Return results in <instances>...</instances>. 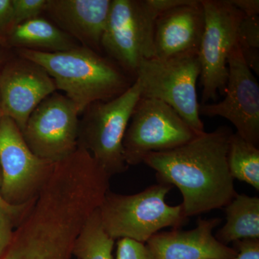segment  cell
<instances>
[{"mask_svg":"<svg viewBox=\"0 0 259 259\" xmlns=\"http://www.w3.org/2000/svg\"><path fill=\"white\" fill-rule=\"evenodd\" d=\"M232 134L223 126L180 147L144 158L143 163L156 171L158 182L180 190L186 217L226 207L238 194L228 165Z\"/></svg>","mask_w":259,"mask_h":259,"instance_id":"cell-1","label":"cell"},{"mask_svg":"<svg viewBox=\"0 0 259 259\" xmlns=\"http://www.w3.org/2000/svg\"><path fill=\"white\" fill-rule=\"evenodd\" d=\"M18 55L42 66L79 115L94 102L120 96L134 82L111 59L89 48L56 53L18 49Z\"/></svg>","mask_w":259,"mask_h":259,"instance_id":"cell-2","label":"cell"},{"mask_svg":"<svg viewBox=\"0 0 259 259\" xmlns=\"http://www.w3.org/2000/svg\"><path fill=\"white\" fill-rule=\"evenodd\" d=\"M172 187L159 182L131 195L109 190L98 208L109 236L115 240L126 238L146 243L163 228L179 229L187 224L188 218L182 204L170 206L166 202Z\"/></svg>","mask_w":259,"mask_h":259,"instance_id":"cell-3","label":"cell"},{"mask_svg":"<svg viewBox=\"0 0 259 259\" xmlns=\"http://www.w3.org/2000/svg\"><path fill=\"white\" fill-rule=\"evenodd\" d=\"M185 0H112L102 49L136 79L140 64L155 57L154 28L162 12Z\"/></svg>","mask_w":259,"mask_h":259,"instance_id":"cell-4","label":"cell"},{"mask_svg":"<svg viewBox=\"0 0 259 259\" xmlns=\"http://www.w3.org/2000/svg\"><path fill=\"white\" fill-rule=\"evenodd\" d=\"M140 98L141 86L135 79L120 96L91 104L79 121L78 147L87 150L110 177L128 168L122 142Z\"/></svg>","mask_w":259,"mask_h":259,"instance_id":"cell-5","label":"cell"},{"mask_svg":"<svg viewBox=\"0 0 259 259\" xmlns=\"http://www.w3.org/2000/svg\"><path fill=\"white\" fill-rule=\"evenodd\" d=\"M200 75L199 52H192L167 59H145L140 64L136 79L141 86V97L165 102L196 132L202 134L204 127L197 94Z\"/></svg>","mask_w":259,"mask_h":259,"instance_id":"cell-6","label":"cell"},{"mask_svg":"<svg viewBox=\"0 0 259 259\" xmlns=\"http://www.w3.org/2000/svg\"><path fill=\"white\" fill-rule=\"evenodd\" d=\"M199 134L165 102L141 97L122 142L126 163L139 165L150 153L175 149Z\"/></svg>","mask_w":259,"mask_h":259,"instance_id":"cell-7","label":"cell"},{"mask_svg":"<svg viewBox=\"0 0 259 259\" xmlns=\"http://www.w3.org/2000/svg\"><path fill=\"white\" fill-rule=\"evenodd\" d=\"M202 5L205 23L199 58L204 105L225 95L228 57L237 44L238 27L245 15L231 0H202Z\"/></svg>","mask_w":259,"mask_h":259,"instance_id":"cell-8","label":"cell"},{"mask_svg":"<svg viewBox=\"0 0 259 259\" xmlns=\"http://www.w3.org/2000/svg\"><path fill=\"white\" fill-rule=\"evenodd\" d=\"M56 163L32 152L16 123L4 116L0 121V193L11 205L34 200L47 183Z\"/></svg>","mask_w":259,"mask_h":259,"instance_id":"cell-9","label":"cell"},{"mask_svg":"<svg viewBox=\"0 0 259 259\" xmlns=\"http://www.w3.org/2000/svg\"><path fill=\"white\" fill-rule=\"evenodd\" d=\"M79 115L67 97L54 93L32 112L22 132L23 139L37 157L60 161L77 149Z\"/></svg>","mask_w":259,"mask_h":259,"instance_id":"cell-10","label":"cell"},{"mask_svg":"<svg viewBox=\"0 0 259 259\" xmlns=\"http://www.w3.org/2000/svg\"><path fill=\"white\" fill-rule=\"evenodd\" d=\"M228 77L222 101L199 105V115L219 116L236 127V134L259 144V85L245 64L238 44L228 57Z\"/></svg>","mask_w":259,"mask_h":259,"instance_id":"cell-11","label":"cell"},{"mask_svg":"<svg viewBox=\"0 0 259 259\" xmlns=\"http://www.w3.org/2000/svg\"><path fill=\"white\" fill-rule=\"evenodd\" d=\"M56 90L54 79L42 66L20 56L5 65L0 72L3 113L21 132L32 112Z\"/></svg>","mask_w":259,"mask_h":259,"instance_id":"cell-12","label":"cell"},{"mask_svg":"<svg viewBox=\"0 0 259 259\" xmlns=\"http://www.w3.org/2000/svg\"><path fill=\"white\" fill-rule=\"evenodd\" d=\"M221 223L220 218H199L190 231L173 229L153 235L146 243L153 259H232L235 248L216 239L213 231Z\"/></svg>","mask_w":259,"mask_h":259,"instance_id":"cell-13","label":"cell"},{"mask_svg":"<svg viewBox=\"0 0 259 259\" xmlns=\"http://www.w3.org/2000/svg\"><path fill=\"white\" fill-rule=\"evenodd\" d=\"M204 23L202 0H185L162 12L155 23V57L167 59L199 52Z\"/></svg>","mask_w":259,"mask_h":259,"instance_id":"cell-14","label":"cell"},{"mask_svg":"<svg viewBox=\"0 0 259 259\" xmlns=\"http://www.w3.org/2000/svg\"><path fill=\"white\" fill-rule=\"evenodd\" d=\"M112 0H47L45 13L61 30L83 47L102 49Z\"/></svg>","mask_w":259,"mask_h":259,"instance_id":"cell-15","label":"cell"},{"mask_svg":"<svg viewBox=\"0 0 259 259\" xmlns=\"http://www.w3.org/2000/svg\"><path fill=\"white\" fill-rule=\"evenodd\" d=\"M3 39L10 47L42 52H62L79 47L55 24L40 17L12 27Z\"/></svg>","mask_w":259,"mask_h":259,"instance_id":"cell-16","label":"cell"},{"mask_svg":"<svg viewBox=\"0 0 259 259\" xmlns=\"http://www.w3.org/2000/svg\"><path fill=\"white\" fill-rule=\"evenodd\" d=\"M226 223L216 233L223 244L242 239H259V198L237 194L225 207Z\"/></svg>","mask_w":259,"mask_h":259,"instance_id":"cell-17","label":"cell"},{"mask_svg":"<svg viewBox=\"0 0 259 259\" xmlns=\"http://www.w3.org/2000/svg\"><path fill=\"white\" fill-rule=\"evenodd\" d=\"M115 241L102 226L97 209L83 225L74 242L72 255L77 259H115Z\"/></svg>","mask_w":259,"mask_h":259,"instance_id":"cell-18","label":"cell"},{"mask_svg":"<svg viewBox=\"0 0 259 259\" xmlns=\"http://www.w3.org/2000/svg\"><path fill=\"white\" fill-rule=\"evenodd\" d=\"M228 165L233 180L241 181L259 190V149L241 138L231 135L228 151Z\"/></svg>","mask_w":259,"mask_h":259,"instance_id":"cell-19","label":"cell"},{"mask_svg":"<svg viewBox=\"0 0 259 259\" xmlns=\"http://www.w3.org/2000/svg\"><path fill=\"white\" fill-rule=\"evenodd\" d=\"M237 44L245 64L259 74V16L244 17L237 32Z\"/></svg>","mask_w":259,"mask_h":259,"instance_id":"cell-20","label":"cell"},{"mask_svg":"<svg viewBox=\"0 0 259 259\" xmlns=\"http://www.w3.org/2000/svg\"><path fill=\"white\" fill-rule=\"evenodd\" d=\"M13 8V25L38 18L45 11L47 0H12Z\"/></svg>","mask_w":259,"mask_h":259,"instance_id":"cell-21","label":"cell"},{"mask_svg":"<svg viewBox=\"0 0 259 259\" xmlns=\"http://www.w3.org/2000/svg\"><path fill=\"white\" fill-rule=\"evenodd\" d=\"M116 259H153L146 243L130 238H120L117 243Z\"/></svg>","mask_w":259,"mask_h":259,"instance_id":"cell-22","label":"cell"},{"mask_svg":"<svg viewBox=\"0 0 259 259\" xmlns=\"http://www.w3.org/2000/svg\"><path fill=\"white\" fill-rule=\"evenodd\" d=\"M18 223L13 214L0 207V259L9 248L14 234L13 228Z\"/></svg>","mask_w":259,"mask_h":259,"instance_id":"cell-23","label":"cell"},{"mask_svg":"<svg viewBox=\"0 0 259 259\" xmlns=\"http://www.w3.org/2000/svg\"><path fill=\"white\" fill-rule=\"evenodd\" d=\"M233 243L238 255L232 259H259V239H242Z\"/></svg>","mask_w":259,"mask_h":259,"instance_id":"cell-24","label":"cell"},{"mask_svg":"<svg viewBox=\"0 0 259 259\" xmlns=\"http://www.w3.org/2000/svg\"><path fill=\"white\" fill-rule=\"evenodd\" d=\"M13 25L12 0H0V38L5 36Z\"/></svg>","mask_w":259,"mask_h":259,"instance_id":"cell-25","label":"cell"},{"mask_svg":"<svg viewBox=\"0 0 259 259\" xmlns=\"http://www.w3.org/2000/svg\"><path fill=\"white\" fill-rule=\"evenodd\" d=\"M2 185V172L1 168H0V188H1ZM34 200L29 202L28 204H23V205L14 206L11 205V204H8V202H5L4 199L2 197L1 193H0V207L4 209L7 212L13 214V216L19 221V223L21 221L22 218L23 216L26 214L28 212V209L31 207L32 203H33Z\"/></svg>","mask_w":259,"mask_h":259,"instance_id":"cell-26","label":"cell"},{"mask_svg":"<svg viewBox=\"0 0 259 259\" xmlns=\"http://www.w3.org/2000/svg\"><path fill=\"white\" fill-rule=\"evenodd\" d=\"M236 8L245 15V17L257 16L259 14L258 0H231Z\"/></svg>","mask_w":259,"mask_h":259,"instance_id":"cell-27","label":"cell"},{"mask_svg":"<svg viewBox=\"0 0 259 259\" xmlns=\"http://www.w3.org/2000/svg\"><path fill=\"white\" fill-rule=\"evenodd\" d=\"M3 117H4V113H3V105H2L1 97H0V121Z\"/></svg>","mask_w":259,"mask_h":259,"instance_id":"cell-28","label":"cell"},{"mask_svg":"<svg viewBox=\"0 0 259 259\" xmlns=\"http://www.w3.org/2000/svg\"><path fill=\"white\" fill-rule=\"evenodd\" d=\"M2 60H3V54H2L1 49H0V64H1Z\"/></svg>","mask_w":259,"mask_h":259,"instance_id":"cell-29","label":"cell"}]
</instances>
